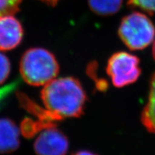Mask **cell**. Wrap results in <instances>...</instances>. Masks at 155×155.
<instances>
[{
  "instance_id": "obj_1",
  "label": "cell",
  "mask_w": 155,
  "mask_h": 155,
  "mask_svg": "<svg viewBox=\"0 0 155 155\" xmlns=\"http://www.w3.org/2000/svg\"><path fill=\"white\" fill-rule=\"evenodd\" d=\"M41 99L46 108L63 118H78L84 114L87 96L80 81L69 76L45 85Z\"/></svg>"
},
{
  "instance_id": "obj_2",
  "label": "cell",
  "mask_w": 155,
  "mask_h": 155,
  "mask_svg": "<svg viewBox=\"0 0 155 155\" xmlns=\"http://www.w3.org/2000/svg\"><path fill=\"white\" fill-rule=\"evenodd\" d=\"M22 79L32 86H44L54 80L60 71V65L53 53L42 48H29L19 62Z\"/></svg>"
},
{
  "instance_id": "obj_3",
  "label": "cell",
  "mask_w": 155,
  "mask_h": 155,
  "mask_svg": "<svg viewBox=\"0 0 155 155\" xmlns=\"http://www.w3.org/2000/svg\"><path fill=\"white\" fill-rule=\"evenodd\" d=\"M118 33L127 48L139 50L148 47L154 41L155 28L148 17L136 12L122 19Z\"/></svg>"
},
{
  "instance_id": "obj_4",
  "label": "cell",
  "mask_w": 155,
  "mask_h": 155,
  "mask_svg": "<svg viewBox=\"0 0 155 155\" xmlns=\"http://www.w3.org/2000/svg\"><path fill=\"white\" fill-rule=\"evenodd\" d=\"M139 64L137 56L127 52H117L108 60L106 73L114 86L123 88L138 80L141 73Z\"/></svg>"
},
{
  "instance_id": "obj_5",
  "label": "cell",
  "mask_w": 155,
  "mask_h": 155,
  "mask_svg": "<svg viewBox=\"0 0 155 155\" xmlns=\"http://www.w3.org/2000/svg\"><path fill=\"white\" fill-rule=\"evenodd\" d=\"M68 149L67 136L56 127L42 130L34 144L36 155H66Z\"/></svg>"
},
{
  "instance_id": "obj_6",
  "label": "cell",
  "mask_w": 155,
  "mask_h": 155,
  "mask_svg": "<svg viewBox=\"0 0 155 155\" xmlns=\"http://www.w3.org/2000/svg\"><path fill=\"white\" fill-rule=\"evenodd\" d=\"M24 36L21 22L14 15L0 17V51H9L20 45Z\"/></svg>"
},
{
  "instance_id": "obj_7",
  "label": "cell",
  "mask_w": 155,
  "mask_h": 155,
  "mask_svg": "<svg viewBox=\"0 0 155 155\" xmlns=\"http://www.w3.org/2000/svg\"><path fill=\"white\" fill-rule=\"evenodd\" d=\"M17 97L19 106L28 113L35 116L38 119L37 120L42 122L47 129L57 127V122L63 119L58 114L50 111L48 108L46 109L42 108L25 93L18 92L17 94Z\"/></svg>"
},
{
  "instance_id": "obj_8",
  "label": "cell",
  "mask_w": 155,
  "mask_h": 155,
  "mask_svg": "<svg viewBox=\"0 0 155 155\" xmlns=\"http://www.w3.org/2000/svg\"><path fill=\"white\" fill-rule=\"evenodd\" d=\"M20 145L19 129L14 121L8 118L0 119V154L16 151Z\"/></svg>"
},
{
  "instance_id": "obj_9",
  "label": "cell",
  "mask_w": 155,
  "mask_h": 155,
  "mask_svg": "<svg viewBox=\"0 0 155 155\" xmlns=\"http://www.w3.org/2000/svg\"><path fill=\"white\" fill-rule=\"evenodd\" d=\"M141 121L149 132L155 134V73L151 78L148 101L141 113Z\"/></svg>"
},
{
  "instance_id": "obj_10",
  "label": "cell",
  "mask_w": 155,
  "mask_h": 155,
  "mask_svg": "<svg viewBox=\"0 0 155 155\" xmlns=\"http://www.w3.org/2000/svg\"><path fill=\"white\" fill-rule=\"evenodd\" d=\"M88 2L93 12L101 16H108L119 12L123 0H88Z\"/></svg>"
},
{
  "instance_id": "obj_11",
  "label": "cell",
  "mask_w": 155,
  "mask_h": 155,
  "mask_svg": "<svg viewBox=\"0 0 155 155\" xmlns=\"http://www.w3.org/2000/svg\"><path fill=\"white\" fill-rule=\"evenodd\" d=\"M45 129L47 128L42 122L27 117L21 122L19 130L25 138L32 139L38 132H41Z\"/></svg>"
},
{
  "instance_id": "obj_12",
  "label": "cell",
  "mask_w": 155,
  "mask_h": 155,
  "mask_svg": "<svg viewBox=\"0 0 155 155\" xmlns=\"http://www.w3.org/2000/svg\"><path fill=\"white\" fill-rule=\"evenodd\" d=\"M98 64L96 62H91L88 65L86 69L87 74L92 80L94 81L96 88L99 91H105L108 88V82L104 79L100 78L97 75Z\"/></svg>"
},
{
  "instance_id": "obj_13",
  "label": "cell",
  "mask_w": 155,
  "mask_h": 155,
  "mask_svg": "<svg viewBox=\"0 0 155 155\" xmlns=\"http://www.w3.org/2000/svg\"><path fill=\"white\" fill-rule=\"evenodd\" d=\"M23 0H0V17L15 15L19 11Z\"/></svg>"
},
{
  "instance_id": "obj_14",
  "label": "cell",
  "mask_w": 155,
  "mask_h": 155,
  "mask_svg": "<svg viewBox=\"0 0 155 155\" xmlns=\"http://www.w3.org/2000/svg\"><path fill=\"white\" fill-rule=\"evenodd\" d=\"M11 71V63L9 58L0 53V84L8 78Z\"/></svg>"
},
{
  "instance_id": "obj_15",
  "label": "cell",
  "mask_w": 155,
  "mask_h": 155,
  "mask_svg": "<svg viewBox=\"0 0 155 155\" xmlns=\"http://www.w3.org/2000/svg\"><path fill=\"white\" fill-rule=\"evenodd\" d=\"M128 4L139 7L149 13L155 12V0H129Z\"/></svg>"
},
{
  "instance_id": "obj_16",
  "label": "cell",
  "mask_w": 155,
  "mask_h": 155,
  "mask_svg": "<svg viewBox=\"0 0 155 155\" xmlns=\"http://www.w3.org/2000/svg\"><path fill=\"white\" fill-rule=\"evenodd\" d=\"M72 155H98L96 154V153L91 152L88 150H80L78 152L73 153Z\"/></svg>"
},
{
  "instance_id": "obj_17",
  "label": "cell",
  "mask_w": 155,
  "mask_h": 155,
  "mask_svg": "<svg viewBox=\"0 0 155 155\" xmlns=\"http://www.w3.org/2000/svg\"><path fill=\"white\" fill-rule=\"evenodd\" d=\"M40 1L42 2L47 4L48 5L52 6V7H55L57 5L59 0H40Z\"/></svg>"
},
{
  "instance_id": "obj_18",
  "label": "cell",
  "mask_w": 155,
  "mask_h": 155,
  "mask_svg": "<svg viewBox=\"0 0 155 155\" xmlns=\"http://www.w3.org/2000/svg\"><path fill=\"white\" fill-rule=\"evenodd\" d=\"M152 55H153V58L155 60V40L154 42V45H153V48H152Z\"/></svg>"
}]
</instances>
